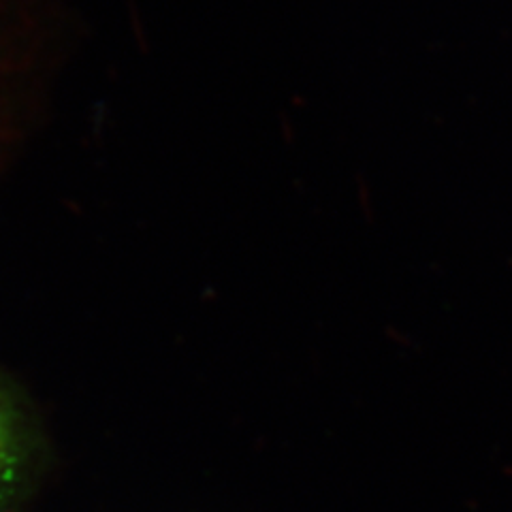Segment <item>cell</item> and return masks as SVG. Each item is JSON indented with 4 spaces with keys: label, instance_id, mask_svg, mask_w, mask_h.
Listing matches in <instances>:
<instances>
[{
    "label": "cell",
    "instance_id": "obj_1",
    "mask_svg": "<svg viewBox=\"0 0 512 512\" xmlns=\"http://www.w3.org/2000/svg\"><path fill=\"white\" fill-rule=\"evenodd\" d=\"M39 56L37 0H0V160L18 133Z\"/></svg>",
    "mask_w": 512,
    "mask_h": 512
},
{
    "label": "cell",
    "instance_id": "obj_2",
    "mask_svg": "<svg viewBox=\"0 0 512 512\" xmlns=\"http://www.w3.org/2000/svg\"><path fill=\"white\" fill-rule=\"evenodd\" d=\"M32 431L26 412L9 384L0 378V512H13L28 485Z\"/></svg>",
    "mask_w": 512,
    "mask_h": 512
}]
</instances>
